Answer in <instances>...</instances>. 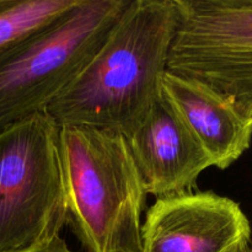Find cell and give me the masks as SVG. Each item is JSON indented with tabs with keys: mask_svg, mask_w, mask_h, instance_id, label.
<instances>
[{
	"mask_svg": "<svg viewBox=\"0 0 252 252\" xmlns=\"http://www.w3.org/2000/svg\"><path fill=\"white\" fill-rule=\"evenodd\" d=\"M241 252H252V249L250 248V246H248V248H245V249H244V250L241 251Z\"/></svg>",
	"mask_w": 252,
	"mask_h": 252,
	"instance_id": "obj_10",
	"label": "cell"
},
{
	"mask_svg": "<svg viewBox=\"0 0 252 252\" xmlns=\"http://www.w3.org/2000/svg\"><path fill=\"white\" fill-rule=\"evenodd\" d=\"M161 94L212 162L226 170L250 148L252 117L229 98L196 80L165 71Z\"/></svg>",
	"mask_w": 252,
	"mask_h": 252,
	"instance_id": "obj_8",
	"label": "cell"
},
{
	"mask_svg": "<svg viewBox=\"0 0 252 252\" xmlns=\"http://www.w3.org/2000/svg\"><path fill=\"white\" fill-rule=\"evenodd\" d=\"M166 70L196 80L252 117V0H174Z\"/></svg>",
	"mask_w": 252,
	"mask_h": 252,
	"instance_id": "obj_5",
	"label": "cell"
},
{
	"mask_svg": "<svg viewBox=\"0 0 252 252\" xmlns=\"http://www.w3.org/2000/svg\"><path fill=\"white\" fill-rule=\"evenodd\" d=\"M68 225L85 252H142L147 189L125 135L59 126Z\"/></svg>",
	"mask_w": 252,
	"mask_h": 252,
	"instance_id": "obj_2",
	"label": "cell"
},
{
	"mask_svg": "<svg viewBox=\"0 0 252 252\" xmlns=\"http://www.w3.org/2000/svg\"><path fill=\"white\" fill-rule=\"evenodd\" d=\"M66 225L59 126L39 113L0 133V252L38 245Z\"/></svg>",
	"mask_w": 252,
	"mask_h": 252,
	"instance_id": "obj_4",
	"label": "cell"
},
{
	"mask_svg": "<svg viewBox=\"0 0 252 252\" xmlns=\"http://www.w3.org/2000/svg\"><path fill=\"white\" fill-rule=\"evenodd\" d=\"M129 0H79L34 33L0 51V133L46 113L80 73Z\"/></svg>",
	"mask_w": 252,
	"mask_h": 252,
	"instance_id": "obj_3",
	"label": "cell"
},
{
	"mask_svg": "<svg viewBox=\"0 0 252 252\" xmlns=\"http://www.w3.org/2000/svg\"><path fill=\"white\" fill-rule=\"evenodd\" d=\"M126 139L147 193L157 198L196 191L198 177L212 167L208 155L162 94Z\"/></svg>",
	"mask_w": 252,
	"mask_h": 252,
	"instance_id": "obj_7",
	"label": "cell"
},
{
	"mask_svg": "<svg viewBox=\"0 0 252 252\" xmlns=\"http://www.w3.org/2000/svg\"><path fill=\"white\" fill-rule=\"evenodd\" d=\"M176 21L174 0H129L47 115L58 126H84L127 138L161 96Z\"/></svg>",
	"mask_w": 252,
	"mask_h": 252,
	"instance_id": "obj_1",
	"label": "cell"
},
{
	"mask_svg": "<svg viewBox=\"0 0 252 252\" xmlns=\"http://www.w3.org/2000/svg\"><path fill=\"white\" fill-rule=\"evenodd\" d=\"M142 252H241L250 220L238 202L213 191L157 198L140 230Z\"/></svg>",
	"mask_w": 252,
	"mask_h": 252,
	"instance_id": "obj_6",
	"label": "cell"
},
{
	"mask_svg": "<svg viewBox=\"0 0 252 252\" xmlns=\"http://www.w3.org/2000/svg\"><path fill=\"white\" fill-rule=\"evenodd\" d=\"M14 252H76L73 251L69 245L66 244V241L63 238H61V235L54 236V238L49 239V240L44 241V243L38 244V245H34L32 248L25 249V250L20 251H14Z\"/></svg>",
	"mask_w": 252,
	"mask_h": 252,
	"instance_id": "obj_9",
	"label": "cell"
}]
</instances>
